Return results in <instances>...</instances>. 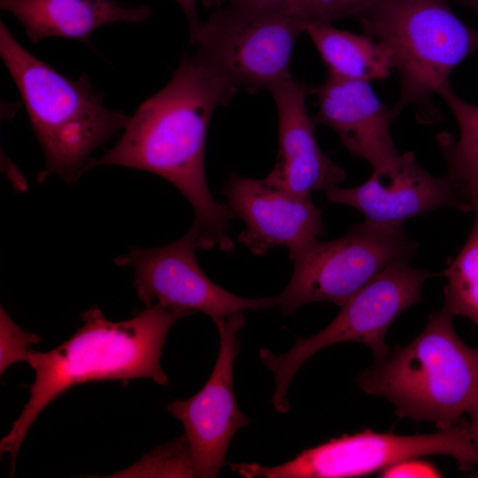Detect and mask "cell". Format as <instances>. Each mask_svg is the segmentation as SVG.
<instances>
[{"mask_svg":"<svg viewBox=\"0 0 478 478\" xmlns=\"http://www.w3.org/2000/svg\"><path fill=\"white\" fill-rule=\"evenodd\" d=\"M447 104L457 122L459 135L439 134L437 143L448 165V175L471 203L478 194V105L459 97L451 86L439 95Z\"/></svg>","mask_w":478,"mask_h":478,"instance_id":"18","label":"cell"},{"mask_svg":"<svg viewBox=\"0 0 478 478\" xmlns=\"http://www.w3.org/2000/svg\"><path fill=\"white\" fill-rule=\"evenodd\" d=\"M203 249L201 234L193 222L181 238L159 247L130 249L114 259L134 269V286L146 307L158 305L183 311L201 312L219 328L232 314L277 306V297L245 298L217 285L201 269L196 256Z\"/></svg>","mask_w":478,"mask_h":478,"instance_id":"10","label":"cell"},{"mask_svg":"<svg viewBox=\"0 0 478 478\" xmlns=\"http://www.w3.org/2000/svg\"><path fill=\"white\" fill-rule=\"evenodd\" d=\"M426 455L452 457L464 471L477 466L468 420L427 435L402 436L366 428L304 450L278 466L236 463L230 467L244 477L349 478L380 473L401 460Z\"/></svg>","mask_w":478,"mask_h":478,"instance_id":"9","label":"cell"},{"mask_svg":"<svg viewBox=\"0 0 478 478\" xmlns=\"http://www.w3.org/2000/svg\"><path fill=\"white\" fill-rule=\"evenodd\" d=\"M410 259L395 261L359 289L342 306L324 329L308 337H297L286 353L277 355L262 348L259 358L273 373L275 388L272 402L281 413L289 411L288 389L298 369L320 351L343 342H358L368 346L375 360L385 358L389 350L385 335L394 320L408 307L420 302L426 270L414 268Z\"/></svg>","mask_w":478,"mask_h":478,"instance_id":"7","label":"cell"},{"mask_svg":"<svg viewBox=\"0 0 478 478\" xmlns=\"http://www.w3.org/2000/svg\"><path fill=\"white\" fill-rule=\"evenodd\" d=\"M0 8L18 19L34 44L51 37L88 43L104 26L140 23L151 12L148 5L125 7L115 0H0Z\"/></svg>","mask_w":478,"mask_h":478,"instance_id":"16","label":"cell"},{"mask_svg":"<svg viewBox=\"0 0 478 478\" xmlns=\"http://www.w3.org/2000/svg\"><path fill=\"white\" fill-rule=\"evenodd\" d=\"M0 55L16 84L44 154L38 181H76L92 153L123 130L129 117L109 109L85 73L70 79L25 49L0 22Z\"/></svg>","mask_w":478,"mask_h":478,"instance_id":"3","label":"cell"},{"mask_svg":"<svg viewBox=\"0 0 478 478\" xmlns=\"http://www.w3.org/2000/svg\"><path fill=\"white\" fill-rule=\"evenodd\" d=\"M344 0H290L289 7L310 23L332 24L333 17Z\"/></svg>","mask_w":478,"mask_h":478,"instance_id":"21","label":"cell"},{"mask_svg":"<svg viewBox=\"0 0 478 478\" xmlns=\"http://www.w3.org/2000/svg\"><path fill=\"white\" fill-rule=\"evenodd\" d=\"M245 325L243 312L230 315L218 328L220 351L204 387L186 400H174L166 410L184 427L197 477H216L225 464L235 434L250 419L240 411L234 391V364L241 351L237 334Z\"/></svg>","mask_w":478,"mask_h":478,"instance_id":"11","label":"cell"},{"mask_svg":"<svg viewBox=\"0 0 478 478\" xmlns=\"http://www.w3.org/2000/svg\"><path fill=\"white\" fill-rule=\"evenodd\" d=\"M189 312L156 305L132 319L108 320L96 306L81 313L84 324L57 348L29 350L27 362L35 372L30 397L10 432L1 440V452L15 460L25 436L39 413L73 386L94 381L150 378L166 386L160 366L163 346L172 326Z\"/></svg>","mask_w":478,"mask_h":478,"instance_id":"2","label":"cell"},{"mask_svg":"<svg viewBox=\"0 0 478 478\" xmlns=\"http://www.w3.org/2000/svg\"><path fill=\"white\" fill-rule=\"evenodd\" d=\"M380 0H344L333 17V22L357 17Z\"/></svg>","mask_w":478,"mask_h":478,"instance_id":"23","label":"cell"},{"mask_svg":"<svg viewBox=\"0 0 478 478\" xmlns=\"http://www.w3.org/2000/svg\"><path fill=\"white\" fill-rule=\"evenodd\" d=\"M449 0H380L358 18L364 34L390 51L400 78L397 115L417 108L418 119H438L433 97L450 87L451 72L478 51V29L463 22Z\"/></svg>","mask_w":478,"mask_h":478,"instance_id":"5","label":"cell"},{"mask_svg":"<svg viewBox=\"0 0 478 478\" xmlns=\"http://www.w3.org/2000/svg\"><path fill=\"white\" fill-rule=\"evenodd\" d=\"M223 195L226 204L245 228L238 242L253 255L261 256L274 247H285L292 255L325 233L322 210L311 196L289 192L263 179L232 173Z\"/></svg>","mask_w":478,"mask_h":478,"instance_id":"13","label":"cell"},{"mask_svg":"<svg viewBox=\"0 0 478 478\" xmlns=\"http://www.w3.org/2000/svg\"><path fill=\"white\" fill-rule=\"evenodd\" d=\"M474 220L466 241L442 274L447 279L443 309L478 326V194L473 199Z\"/></svg>","mask_w":478,"mask_h":478,"instance_id":"19","label":"cell"},{"mask_svg":"<svg viewBox=\"0 0 478 478\" xmlns=\"http://www.w3.org/2000/svg\"><path fill=\"white\" fill-rule=\"evenodd\" d=\"M325 192L329 203L351 206L365 220L393 227H402L407 220L445 206L473 211L448 174L431 175L417 164L411 151L401 154L389 168L373 170L369 179L357 187L334 186Z\"/></svg>","mask_w":478,"mask_h":478,"instance_id":"12","label":"cell"},{"mask_svg":"<svg viewBox=\"0 0 478 478\" xmlns=\"http://www.w3.org/2000/svg\"><path fill=\"white\" fill-rule=\"evenodd\" d=\"M402 227L365 220L341 238L314 241L289 255L293 274L277 297L282 314L315 302L342 306L395 261L410 259L417 250Z\"/></svg>","mask_w":478,"mask_h":478,"instance_id":"8","label":"cell"},{"mask_svg":"<svg viewBox=\"0 0 478 478\" xmlns=\"http://www.w3.org/2000/svg\"><path fill=\"white\" fill-rule=\"evenodd\" d=\"M455 1L459 4L470 7L474 12L478 13V0H449Z\"/></svg>","mask_w":478,"mask_h":478,"instance_id":"27","label":"cell"},{"mask_svg":"<svg viewBox=\"0 0 478 478\" xmlns=\"http://www.w3.org/2000/svg\"><path fill=\"white\" fill-rule=\"evenodd\" d=\"M308 23L289 3L273 5L218 6L195 33L189 44L238 89H272L291 77L296 42Z\"/></svg>","mask_w":478,"mask_h":478,"instance_id":"6","label":"cell"},{"mask_svg":"<svg viewBox=\"0 0 478 478\" xmlns=\"http://www.w3.org/2000/svg\"><path fill=\"white\" fill-rule=\"evenodd\" d=\"M270 92L278 112L279 150L266 180L303 197L342 183L346 178L345 171L317 143L316 123L306 108L308 89L290 77L274 86Z\"/></svg>","mask_w":478,"mask_h":478,"instance_id":"15","label":"cell"},{"mask_svg":"<svg viewBox=\"0 0 478 478\" xmlns=\"http://www.w3.org/2000/svg\"><path fill=\"white\" fill-rule=\"evenodd\" d=\"M380 477H441L442 473L433 464L412 458L397 462L380 473Z\"/></svg>","mask_w":478,"mask_h":478,"instance_id":"22","label":"cell"},{"mask_svg":"<svg viewBox=\"0 0 478 478\" xmlns=\"http://www.w3.org/2000/svg\"><path fill=\"white\" fill-rule=\"evenodd\" d=\"M313 92L319 106L315 123L334 129L353 156L366 160L373 170L397 163L401 153L390 134L397 114L381 101L369 81L328 74Z\"/></svg>","mask_w":478,"mask_h":478,"instance_id":"14","label":"cell"},{"mask_svg":"<svg viewBox=\"0 0 478 478\" xmlns=\"http://www.w3.org/2000/svg\"><path fill=\"white\" fill-rule=\"evenodd\" d=\"M305 33L328 75L370 82L387 78L394 69L388 48L366 34L351 33L327 23H310Z\"/></svg>","mask_w":478,"mask_h":478,"instance_id":"17","label":"cell"},{"mask_svg":"<svg viewBox=\"0 0 478 478\" xmlns=\"http://www.w3.org/2000/svg\"><path fill=\"white\" fill-rule=\"evenodd\" d=\"M452 317L443 308L433 312L415 339L358 375L360 388L388 398L400 418L439 429L460 423L478 397V349L458 336Z\"/></svg>","mask_w":478,"mask_h":478,"instance_id":"4","label":"cell"},{"mask_svg":"<svg viewBox=\"0 0 478 478\" xmlns=\"http://www.w3.org/2000/svg\"><path fill=\"white\" fill-rule=\"evenodd\" d=\"M290 0H203L206 6H221L224 4L273 5L288 4Z\"/></svg>","mask_w":478,"mask_h":478,"instance_id":"25","label":"cell"},{"mask_svg":"<svg viewBox=\"0 0 478 478\" xmlns=\"http://www.w3.org/2000/svg\"><path fill=\"white\" fill-rule=\"evenodd\" d=\"M237 90L195 49L183 56L168 83L129 117L116 144L89 161L88 170L116 165L164 178L191 204L204 250L232 251L228 229L235 215L210 192L204 154L212 114L230 103Z\"/></svg>","mask_w":478,"mask_h":478,"instance_id":"1","label":"cell"},{"mask_svg":"<svg viewBox=\"0 0 478 478\" xmlns=\"http://www.w3.org/2000/svg\"><path fill=\"white\" fill-rule=\"evenodd\" d=\"M469 416L468 423L470 428V432L474 443V446L477 454L478 458V397L469 412H467ZM477 468H478V463H477ZM476 474H478V471L476 472Z\"/></svg>","mask_w":478,"mask_h":478,"instance_id":"26","label":"cell"},{"mask_svg":"<svg viewBox=\"0 0 478 478\" xmlns=\"http://www.w3.org/2000/svg\"><path fill=\"white\" fill-rule=\"evenodd\" d=\"M183 11L189 23V35L197 31L201 24L197 12V0H173Z\"/></svg>","mask_w":478,"mask_h":478,"instance_id":"24","label":"cell"},{"mask_svg":"<svg viewBox=\"0 0 478 478\" xmlns=\"http://www.w3.org/2000/svg\"><path fill=\"white\" fill-rule=\"evenodd\" d=\"M1 359L0 372L17 362L27 361L30 345L42 341V338L20 328L1 307Z\"/></svg>","mask_w":478,"mask_h":478,"instance_id":"20","label":"cell"}]
</instances>
